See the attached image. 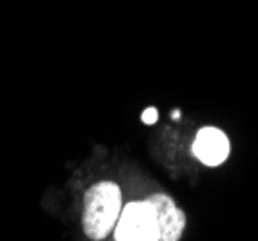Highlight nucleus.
<instances>
[{"label": "nucleus", "instance_id": "nucleus-4", "mask_svg": "<svg viewBox=\"0 0 258 241\" xmlns=\"http://www.w3.org/2000/svg\"><path fill=\"white\" fill-rule=\"evenodd\" d=\"M151 199L154 201L156 208H158L162 241H177L181 237L183 230H185V224H187L185 212L166 193H154V195H151Z\"/></svg>", "mask_w": 258, "mask_h": 241}, {"label": "nucleus", "instance_id": "nucleus-5", "mask_svg": "<svg viewBox=\"0 0 258 241\" xmlns=\"http://www.w3.org/2000/svg\"><path fill=\"white\" fill-rule=\"evenodd\" d=\"M141 120L145 122V124H154V122L158 120V110H156V108H147L145 112H143Z\"/></svg>", "mask_w": 258, "mask_h": 241}, {"label": "nucleus", "instance_id": "nucleus-3", "mask_svg": "<svg viewBox=\"0 0 258 241\" xmlns=\"http://www.w3.org/2000/svg\"><path fill=\"white\" fill-rule=\"evenodd\" d=\"M193 153L203 164L220 166L229 156V139L218 128H203L195 137Z\"/></svg>", "mask_w": 258, "mask_h": 241}, {"label": "nucleus", "instance_id": "nucleus-1", "mask_svg": "<svg viewBox=\"0 0 258 241\" xmlns=\"http://www.w3.org/2000/svg\"><path fill=\"white\" fill-rule=\"evenodd\" d=\"M121 189L114 182H98L85 191L83 230L87 237L100 241L108 237L121 212Z\"/></svg>", "mask_w": 258, "mask_h": 241}, {"label": "nucleus", "instance_id": "nucleus-2", "mask_svg": "<svg viewBox=\"0 0 258 241\" xmlns=\"http://www.w3.org/2000/svg\"><path fill=\"white\" fill-rule=\"evenodd\" d=\"M116 241H162L158 208L151 197L145 201H131L121 207L114 228Z\"/></svg>", "mask_w": 258, "mask_h": 241}]
</instances>
